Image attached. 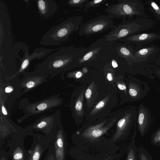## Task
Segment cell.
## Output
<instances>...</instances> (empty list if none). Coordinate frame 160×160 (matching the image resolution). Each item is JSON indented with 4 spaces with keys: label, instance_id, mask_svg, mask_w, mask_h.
Wrapping results in <instances>:
<instances>
[{
    "label": "cell",
    "instance_id": "cell-8",
    "mask_svg": "<svg viewBox=\"0 0 160 160\" xmlns=\"http://www.w3.org/2000/svg\"><path fill=\"white\" fill-rule=\"evenodd\" d=\"M55 146L56 160H64V138L61 131L59 132L57 135Z\"/></svg>",
    "mask_w": 160,
    "mask_h": 160
},
{
    "label": "cell",
    "instance_id": "cell-7",
    "mask_svg": "<svg viewBox=\"0 0 160 160\" xmlns=\"http://www.w3.org/2000/svg\"><path fill=\"white\" fill-rule=\"evenodd\" d=\"M149 116L146 109L143 107L139 109L138 116V125L139 132L142 137L144 136L150 124Z\"/></svg>",
    "mask_w": 160,
    "mask_h": 160
},
{
    "label": "cell",
    "instance_id": "cell-17",
    "mask_svg": "<svg viewBox=\"0 0 160 160\" xmlns=\"http://www.w3.org/2000/svg\"><path fill=\"white\" fill-rule=\"evenodd\" d=\"M13 158L14 160H24L23 151L20 147H18L15 150Z\"/></svg>",
    "mask_w": 160,
    "mask_h": 160
},
{
    "label": "cell",
    "instance_id": "cell-1",
    "mask_svg": "<svg viewBox=\"0 0 160 160\" xmlns=\"http://www.w3.org/2000/svg\"><path fill=\"white\" fill-rule=\"evenodd\" d=\"M82 16L71 18L52 27L43 36L41 44L43 45H58L67 40L82 23Z\"/></svg>",
    "mask_w": 160,
    "mask_h": 160
},
{
    "label": "cell",
    "instance_id": "cell-11",
    "mask_svg": "<svg viewBox=\"0 0 160 160\" xmlns=\"http://www.w3.org/2000/svg\"><path fill=\"white\" fill-rule=\"evenodd\" d=\"M154 51V48L152 47L142 48L136 52L134 54V57L138 58H147Z\"/></svg>",
    "mask_w": 160,
    "mask_h": 160
},
{
    "label": "cell",
    "instance_id": "cell-22",
    "mask_svg": "<svg viewBox=\"0 0 160 160\" xmlns=\"http://www.w3.org/2000/svg\"><path fill=\"white\" fill-rule=\"evenodd\" d=\"M129 94L132 96H136L138 94L137 90L134 88H131L129 89Z\"/></svg>",
    "mask_w": 160,
    "mask_h": 160
},
{
    "label": "cell",
    "instance_id": "cell-29",
    "mask_svg": "<svg viewBox=\"0 0 160 160\" xmlns=\"http://www.w3.org/2000/svg\"><path fill=\"white\" fill-rule=\"evenodd\" d=\"M118 87L121 90H124L126 89V86L123 84H119L118 85Z\"/></svg>",
    "mask_w": 160,
    "mask_h": 160
},
{
    "label": "cell",
    "instance_id": "cell-31",
    "mask_svg": "<svg viewBox=\"0 0 160 160\" xmlns=\"http://www.w3.org/2000/svg\"><path fill=\"white\" fill-rule=\"evenodd\" d=\"M107 79L110 81H112L113 79L112 75L110 73H108L107 74Z\"/></svg>",
    "mask_w": 160,
    "mask_h": 160
},
{
    "label": "cell",
    "instance_id": "cell-25",
    "mask_svg": "<svg viewBox=\"0 0 160 160\" xmlns=\"http://www.w3.org/2000/svg\"><path fill=\"white\" fill-rule=\"evenodd\" d=\"M92 94V91L89 89H88L86 92L85 93V96L88 99L90 98Z\"/></svg>",
    "mask_w": 160,
    "mask_h": 160
},
{
    "label": "cell",
    "instance_id": "cell-36",
    "mask_svg": "<svg viewBox=\"0 0 160 160\" xmlns=\"http://www.w3.org/2000/svg\"><path fill=\"white\" fill-rule=\"evenodd\" d=\"M0 160H5V159L4 157H2Z\"/></svg>",
    "mask_w": 160,
    "mask_h": 160
},
{
    "label": "cell",
    "instance_id": "cell-33",
    "mask_svg": "<svg viewBox=\"0 0 160 160\" xmlns=\"http://www.w3.org/2000/svg\"><path fill=\"white\" fill-rule=\"evenodd\" d=\"M112 64L114 68H116L118 67V65L116 61L114 59L112 60Z\"/></svg>",
    "mask_w": 160,
    "mask_h": 160
},
{
    "label": "cell",
    "instance_id": "cell-34",
    "mask_svg": "<svg viewBox=\"0 0 160 160\" xmlns=\"http://www.w3.org/2000/svg\"><path fill=\"white\" fill-rule=\"evenodd\" d=\"M47 160H55L54 158L53 155L50 156Z\"/></svg>",
    "mask_w": 160,
    "mask_h": 160
},
{
    "label": "cell",
    "instance_id": "cell-10",
    "mask_svg": "<svg viewBox=\"0 0 160 160\" xmlns=\"http://www.w3.org/2000/svg\"><path fill=\"white\" fill-rule=\"evenodd\" d=\"M136 135L135 132L127 147L126 160H138V148L135 143Z\"/></svg>",
    "mask_w": 160,
    "mask_h": 160
},
{
    "label": "cell",
    "instance_id": "cell-5",
    "mask_svg": "<svg viewBox=\"0 0 160 160\" xmlns=\"http://www.w3.org/2000/svg\"><path fill=\"white\" fill-rule=\"evenodd\" d=\"M135 22L123 20L122 22L115 26L106 36V40L116 41L125 38L135 32L137 30Z\"/></svg>",
    "mask_w": 160,
    "mask_h": 160
},
{
    "label": "cell",
    "instance_id": "cell-24",
    "mask_svg": "<svg viewBox=\"0 0 160 160\" xmlns=\"http://www.w3.org/2000/svg\"><path fill=\"white\" fill-rule=\"evenodd\" d=\"M35 83L33 81H30L26 84V87L28 88H31L35 85Z\"/></svg>",
    "mask_w": 160,
    "mask_h": 160
},
{
    "label": "cell",
    "instance_id": "cell-13",
    "mask_svg": "<svg viewBox=\"0 0 160 160\" xmlns=\"http://www.w3.org/2000/svg\"><path fill=\"white\" fill-rule=\"evenodd\" d=\"M138 160H153L147 151L142 147L138 148Z\"/></svg>",
    "mask_w": 160,
    "mask_h": 160
},
{
    "label": "cell",
    "instance_id": "cell-35",
    "mask_svg": "<svg viewBox=\"0 0 160 160\" xmlns=\"http://www.w3.org/2000/svg\"><path fill=\"white\" fill-rule=\"evenodd\" d=\"M104 160H111V157H109Z\"/></svg>",
    "mask_w": 160,
    "mask_h": 160
},
{
    "label": "cell",
    "instance_id": "cell-19",
    "mask_svg": "<svg viewBox=\"0 0 160 160\" xmlns=\"http://www.w3.org/2000/svg\"><path fill=\"white\" fill-rule=\"evenodd\" d=\"M151 141L154 145H160V129L152 135Z\"/></svg>",
    "mask_w": 160,
    "mask_h": 160
},
{
    "label": "cell",
    "instance_id": "cell-18",
    "mask_svg": "<svg viewBox=\"0 0 160 160\" xmlns=\"http://www.w3.org/2000/svg\"><path fill=\"white\" fill-rule=\"evenodd\" d=\"M88 1V0H71L68 1V3L72 7H82L83 4Z\"/></svg>",
    "mask_w": 160,
    "mask_h": 160
},
{
    "label": "cell",
    "instance_id": "cell-23",
    "mask_svg": "<svg viewBox=\"0 0 160 160\" xmlns=\"http://www.w3.org/2000/svg\"><path fill=\"white\" fill-rule=\"evenodd\" d=\"M82 108V102L78 101H77L75 105V108L78 111H80Z\"/></svg>",
    "mask_w": 160,
    "mask_h": 160
},
{
    "label": "cell",
    "instance_id": "cell-30",
    "mask_svg": "<svg viewBox=\"0 0 160 160\" xmlns=\"http://www.w3.org/2000/svg\"><path fill=\"white\" fill-rule=\"evenodd\" d=\"M82 72L80 71H78L76 73L75 77L76 78H79L82 76Z\"/></svg>",
    "mask_w": 160,
    "mask_h": 160
},
{
    "label": "cell",
    "instance_id": "cell-6",
    "mask_svg": "<svg viewBox=\"0 0 160 160\" xmlns=\"http://www.w3.org/2000/svg\"><path fill=\"white\" fill-rule=\"evenodd\" d=\"M40 15L45 18L53 15L57 11L58 5L53 0L37 1Z\"/></svg>",
    "mask_w": 160,
    "mask_h": 160
},
{
    "label": "cell",
    "instance_id": "cell-2",
    "mask_svg": "<svg viewBox=\"0 0 160 160\" xmlns=\"http://www.w3.org/2000/svg\"><path fill=\"white\" fill-rule=\"evenodd\" d=\"M71 50L64 48L49 55L39 66L40 70L46 72H58L74 59Z\"/></svg>",
    "mask_w": 160,
    "mask_h": 160
},
{
    "label": "cell",
    "instance_id": "cell-28",
    "mask_svg": "<svg viewBox=\"0 0 160 160\" xmlns=\"http://www.w3.org/2000/svg\"><path fill=\"white\" fill-rule=\"evenodd\" d=\"M12 88L11 86H8L5 89V92L7 93H9L13 91Z\"/></svg>",
    "mask_w": 160,
    "mask_h": 160
},
{
    "label": "cell",
    "instance_id": "cell-15",
    "mask_svg": "<svg viewBox=\"0 0 160 160\" xmlns=\"http://www.w3.org/2000/svg\"><path fill=\"white\" fill-rule=\"evenodd\" d=\"M117 51L121 57L127 58H132L133 59H135L130 51L127 48L125 47L120 46L117 49Z\"/></svg>",
    "mask_w": 160,
    "mask_h": 160
},
{
    "label": "cell",
    "instance_id": "cell-37",
    "mask_svg": "<svg viewBox=\"0 0 160 160\" xmlns=\"http://www.w3.org/2000/svg\"><path fill=\"white\" fill-rule=\"evenodd\" d=\"M159 73H160L159 74H160V72Z\"/></svg>",
    "mask_w": 160,
    "mask_h": 160
},
{
    "label": "cell",
    "instance_id": "cell-26",
    "mask_svg": "<svg viewBox=\"0 0 160 160\" xmlns=\"http://www.w3.org/2000/svg\"><path fill=\"white\" fill-rule=\"evenodd\" d=\"M105 103L103 101L100 102L96 106V108L98 109L102 108L104 105Z\"/></svg>",
    "mask_w": 160,
    "mask_h": 160
},
{
    "label": "cell",
    "instance_id": "cell-3",
    "mask_svg": "<svg viewBox=\"0 0 160 160\" xmlns=\"http://www.w3.org/2000/svg\"><path fill=\"white\" fill-rule=\"evenodd\" d=\"M113 18L109 15H101L92 19L82 25L79 29L81 36L102 32L115 26Z\"/></svg>",
    "mask_w": 160,
    "mask_h": 160
},
{
    "label": "cell",
    "instance_id": "cell-14",
    "mask_svg": "<svg viewBox=\"0 0 160 160\" xmlns=\"http://www.w3.org/2000/svg\"><path fill=\"white\" fill-rule=\"evenodd\" d=\"M106 1V0H94L87 2L84 5V10L87 11L92 8L99 7Z\"/></svg>",
    "mask_w": 160,
    "mask_h": 160
},
{
    "label": "cell",
    "instance_id": "cell-12",
    "mask_svg": "<svg viewBox=\"0 0 160 160\" xmlns=\"http://www.w3.org/2000/svg\"><path fill=\"white\" fill-rule=\"evenodd\" d=\"M100 49V48H98L90 51L80 59L79 62L82 63L90 59L94 58L98 53Z\"/></svg>",
    "mask_w": 160,
    "mask_h": 160
},
{
    "label": "cell",
    "instance_id": "cell-16",
    "mask_svg": "<svg viewBox=\"0 0 160 160\" xmlns=\"http://www.w3.org/2000/svg\"><path fill=\"white\" fill-rule=\"evenodd\" d=\"M42 152L41 146L40 145H37L33 149L28 160H39Z\"/></svg>",
    "mask_w": 160,
    "mask_h": 160
},
{
    "label": "cell",
    "instance_id": "cell-27",
    "mask_svg": "<svg viewBox=\"0 0 160 160\" xmlns=\"http://www.w3.org/2000/svg\"><path fill=\"white\" fill-rule=\"evenodd\" d=\"M47 125V123L44 121H42L39 123L37 126V127L39 128H42L45 127Z\"/></svg>",
    "mask_w": 160,
    "mask_h": 160
},
{
    "label": "cell",
    "instance_id": "cell-32",
    "mask_svg": "<svg viewBox=\"0 0 160 160\" xmlns=\"http://www.w3.org/2000/svg\"><path fill=\"white\" fill-rule=\"evenodd\" d=\"M2 113L4 115H7L8 113L7 111L4 106H2Z\"/></svg>",
    "mask_w": 160,
    "mask_h": 160
},
{
    "label": "cell",
    "instance_id": "cell-20",
    "mask_svg": "<svg viewBox=\"0 0 160 160\" xmlns=\"http://www.w3.org/2000/svg\"><path fill=\"white\" fill-rule=\"evenodd\" d=\"M151 6L155 12L158 15L160 16V8L154 2H151Z\"/></svg>",
    "mask_w": 160,
    "mask_h": 160
},
{
    "label": "cell",
    "instance_id": "cell-21",
    "mask_svg": "<svg viewBox=\"0 0 160 160\" xmlns=\"http://www.w3.org/2000/svg\"><path fill=\"white\" fill-rule=\"evenodd\" d=\"M47 108V105L46 103H42L38 105L37 106L38 110L39 111L43 110Z\"/></svg>",
    "mask_w": 160,
    "mask_h": 160
},
{
    "label": "cell",
    "instance_id": "cell-9",
    "mask_svg": "<svg viewBox=\"0 0 160 160\" xmlns=\"http://www.w3.org/2000/svg\"><path fill=\"white\" fill-rule=\"evenodd\" d=\"M158 36L154 34L144 33L129 36L126 40L132 42H146L158 38Z\"/></svg>",
    "mask_w": 160,
    "mask_h": 160
},
{
    "label": "cell",
    "instance_id": "cell-4",
    "mask_svg": "<svg viewBox=\"0 0 160 160\" xmlns=\"http://www.w3.org/2000/svg\"><path fill=\"white\" fill-rule=\"evenodd\" d=\"M117 4L109 6L104 10L112 18L125 20L127 17L139 14L138 3L134 1L119 0Z\"/></svg>",
    "mask_w": 160,
    "mask_h": 160
}]
</instances>
